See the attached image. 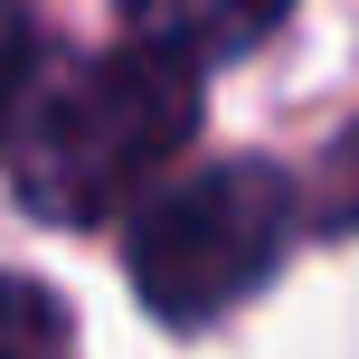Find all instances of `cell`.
I'll use <instances>...</instances> for the list:
<instances>
[{"label":"cell","mask_w":359,"mask_h":359,"mask_svg":"<svg viewBox=\"0 0 359 359\" xmlns=\"http://www.w3.org/2000/svg\"><path fill=\"white\" fill-rule=\"evenodd\" d=\"M189 133H198V67L151 38L114 57L29 67V86L0 114L10 189L48 227H104V217L142 208V189L180 161Z\"/></svg>","instance_id":"1"},{"label":"cell","mask_w":359,"mask_h":359,"mask_svg":"<svg viewBox=\"0 0 359 359\" xmlns=\"http://www.w3.org/2000/svg\"><path fill=\"white\" fill-rule=\"evenodd\" d=\"M293 227H303V198L274 161H217L133 208L123 265H133V293H142L151 322L208 331L217 312H236L284 265Z\"/></svg>","instance_id":"2"},{"label":"cell","mask_w":359,"mask_h":359,"mask_svg":"<svg viewBox=\"0 0 359 359\" xmlns=\"http://www.w3.org/2000/svg\"><path fill=\"white\" fill-rule=\"evenodd\" d=\"M284 10H293V0H123L133 38L189 57V67H208V57H246L255 38H274Z\"/></svg>","instance_id":"3"},{"label":"cell","mask_w":359,"mask_h":359,"mask_svg":"<svg viewBox=\"0 0 359 359\" xmlns=\"http://www.w3.org/2000/svg\"><path fill=\"white\" fill-rule=\"evenodd\" d=\"M0 359H67V303L29 274H0Z\"/></svg>","instance_id":"4"},{"label":"cell","mask_w":359,"mask_h":359,"mask_svg":"<svg viewBox=\"0 0 359 359\" xmlns=\"http://www.w3.org/2000/svg\"><path fill=\"white\" fill-rule=\"evenodd\" d=\"M312 208H322V227H359V123L331 142L322 161V189H312Z\"/></svg>","instance_id":"5"},{"label":"cell","mask_w":359,"mask_h":359,"mask_svg":"<svg viewBox=\"0 0 359 359\" xmlns=\"http://www.w3.org/2000/svg\"><path fill=\"white\" fill-rule=\"evenodd\" d=\"M19 86H29V19H19V0H0V114Z\"/></svg>","instance_id":"6"}]
</instances>
